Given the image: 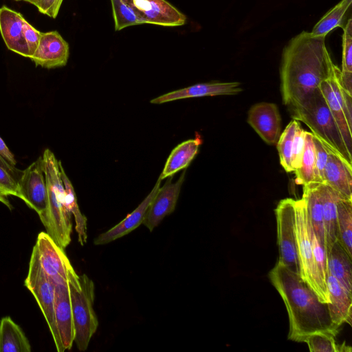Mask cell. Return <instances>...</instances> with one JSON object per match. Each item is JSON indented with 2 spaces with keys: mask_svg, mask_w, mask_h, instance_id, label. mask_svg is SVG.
<instances>
[{
  "mask_svg": "<svg viewBox=\"0 0 352 352\" xmlns=\"http://www.w3.org/2000/svg\"><path fill=\"white\" fill-rule=\"evenodd\" d=\"M325 38L303 31L285 47L280 68V93L287 107L296 105L331 78L335 70Z\"/></svg>",
  "mask_w": 352,
  "mask_h": 352,
  "instance_id": "obj_1",
  "label": "cell"
},
{
  "mask_svg": "<svg viewBox=\"0 0 352 352\" xmlns=\"http://www.w3.org/2000/svg\"><path fill=\"white\" fill-rule=\"evenodd\" d=\"M269 277L287 311L289 340L304 342L307 336L317 331L334 336L338 334L340 328L332 322L327 303L320 301L300 274L293 272L278 261Z\"/></svg>",
  "mask_w": 352,
  "mask_h": 352,
  "instance_id": "obj_2",
  "label": "cell"
},
{
  "mask_svg": "<svg viewBox=\"0 0 352 352\" xmlns=\"http://www.w3.org/2000/svg\"><path fill=\"white\" fill-rule=\"evenodd\" d=\"M47 184V207L39 216L46 232L62 249L71 242L72 214L69 211L63 183L60 177L59 161L53 152L46 148L43 154Z\"/></svg>",
  "mask_w": 352,
  "mask_h": 352,
  "instance_id": "obj_3",
  "label": "cell"
},
{
  "mask_svg": "<svg viewBox=\"0 0 352 352\" xmlns=\"http://www.w3.org/2000/svg\"><path fill=\"white\" fill-rule=\"evenodd\" d=\"M287 109L294 120L305 123L313 135L352 164V155L319 87L300 103Z\"/></svg>",
  "mask_w": 352,
  "mask_h": 352,
  "instance_id": "obj_4",
  "label": "cell"
},
{
  "mask_svg": "<svg viewBox=\"0 0 352 352\" xmlns=\"http://www.w3.org/2000/svg\"><path fill=\"white\" fill-rule=\"evenodd\" d=\"M80 288L69 284L74 325V342L80 351L87 350L97 331L98 320L94 309L95 285L86 275L79 276Z\"/></svg>",
  "mask_w": 352,
  "mask_h": 352,
  "instance_id": "obj_5",
  "label": "cell"
},
{
  "mask_svg": "<svg viewBox=\"0 0 352 352\" xmlns=\"http://www.w3.org/2000/svg\"><path fill=\"white\" fill-rule=\"evenodd\" d=\"M24 285L36 300L47 323L57 351L64 352L55 318V285L43 270L35 245L32 249L28 273Z\"/></svg>",
  "mask_w": 352,
  "mask_h": 352,
  "instance_id": "obj_6",
  "label": "cell"
},
{
  "mask_svg": "<svg viewBox=\"0 0 352 352\" xmlns=\"http://www.w3.org/2000/svg\"><path fill=\"white\" fill-rule=\"evenodd\" d=\"M296 234L300 275L314 290L320 302L327 303V286L320 279L315 263L313 248L309 234L308 215L304 200H295Z\"/></svg>",
  "mask_w": 352,
  "mask_h": 352,
  "instance_id": "obj_7",
  "label": "cell"
},
{
  "mask_svg": "<svg viewBox=\"0 0 352 352\" xmlns=\"http://www.w3.org/2000/svg\"><path fill=\"white\" fill-rule=\"evenodd\" d=\"M275 213L279 250L278 261L293 272L300 274L296 234L295 200L292 198L280 200L275 209Z\"/></svg>",
  "mask_w": 352,
  "mask_h": 352,
  "instance_id": "obj_8",
  "label": "cell"
},
{
  "mask_svg": "<svg viewBox=\"0 0 352 352\" xmlns=\"http://www.w3.org/2000/svg\"><path fill=\"white\" fill-rule=\"evenodd\" d=\"M35 245L43 270L54 285L69 283L80 287L79 276L73 268L64 250L47 232H41Z\"/></svg>",
  "mask_w": 352,
  "mask_h": 352,
  "instance_id": "obj_9",
  "label": "cell"
},
{
  "mask_svg": "<svg viewBox=\"0 0 352 352\" xmlns=\"http://www.w3.org/2000/svg\"><path fill=\"white\" fill-rule=\"evenodd\" d=\"M17 184L18 197L35 210L38 216L43 214L47 207V197L43 156H39L22 172Z\"/></svg>",
  "mask_w": 352,
  "mask_h": 352,
  "instance_id": "obj_10",
  "label": "cell"
},
{
  "mask_svg": "<svg viewBox=\"0 0 352 352\" xmlns=\"http://www.w3.org/2000/svg\"><path fill=\"white\" fill-rule=\"evenodd\" d=\"M143 21L166 27L181 26L186 16L166 0H123Z\"/></svg>",
  "mask_w": 352,
  "mask_h": 352,
  "instance_id": "obj_11",
  "label": "cell"
},
{
  "mask_svg": "<svg viewBox=\"0 0 352 352\" xmlns=\"http://www.w3.org/2000/svg\"><path fill=\"white\" fill-rule=\"evenodd\" d=\"M185 173L184 170L174 183L172 182L173 176L168 177L162 187H160L142 222V224L151 232L158 226L166 216L175 210L184 181Z\"/></svg>",
  "mask_w": 352,
  "mask_h": 352,
  "instance_id": "obj_12",
  "label": "cell"
},
{
  "mask_svg": "<svg viewBox=\"0 0 352 352\" xmlns=\"http://www.w3.org/2000/svg\"><path fill=\"white\" fill-rule=\"evenodd\" d=\"M247 121L267 144H276L280 135L281 118L276 104L261 102L252 105Z\"/></svg>",
  "mask_w": 352,
  "mask_h": 352,
  "instance_id": "obj_13",
  "label": "cell"
},
{
  "mask_svg": "<svg viewBox=\"0 0 352 352\" xmlns=\"http://www.w3.org/2000/svg\"><path fill=\"white\" fill-rule=\"evenodd\" d=\"M69 56L68 43L54 30L42 32L38 45L30 59L36 66L52 69L65 66Z\"/></svg>",
  "mask_w": 352,
  "mask_h": 352,
  "instance_id": "obj_14",
  "label": "cell"
},
{
  "mask_svg": "<svg viewBox=\"0 0 352 352\" xmlns=\"http://www.w3.org/2000/svg\"><path fill=\"white\" fill-rule=\"evenodd\" d=\"M321 142L328 153L324 170L323 184L331 187L343 197L352 199V164L329 146L322 141Z\"/></svg>",
  "mask_w": 352,
  "mask_h": 352,
  "instance_id": "obj_15",
  "label": "cell"
},
{
  "mask_svg": "<svg viewBox=\"0 0 352 352\" xmlns=\"http://www.w3.org/2000/svg\"><path fill=\"white\" fill-rule=\"evenodd\" d=\"M340 69L336 65L333 75L322 81L318 87L337 123L344 142L351 153L352 128L349 125L344 112L342 96L338 78Z\"/></svg>",
  "mask_w": 352,
  "mask_h": 352,
  "instance_id": "obj_16",
  "label": "cell"
},
{
  "mask_svg": "<svg viewBox=\"0 0 352 352\" xmlns=\"http://www.w3.org/2000/svg\"><path fill=\"white\" fill-rule=\"evenodd\" d=\"M239 82H210L198 83L188 87L168 92L153 98L152 104H162L173 100L204 96H232L242 91Z\"/></svg>",
  "mask_w": 352,
  "mask_h": 352,
  "instance_id": "obj_17",
  "label": "cell"
},
{
  "mask_svg": "<svg viewBox=\"0 0 352 352\" xmlns=\"http://www.w3.org/2000/svg\"><path fill=\"white\" fill-rule=\"evenodd\" d=\"M25 21L20 12L6 6L0 8V33L6 47L22 56L30 58L23 36Z\"/></svg>",
  "mask_w": 352,
  "mask_h": 352,
  "instance_id": "obj_18",
  "label": "cell"
},
{
  "mask_svg": "<svg viewBox=\"0 0 352 352\" xmlns=\"http://www.w3.org/2000/svg\"><path fill=\"white\" fill-rule=\"evenodd\" d=\"M161 181L158 178L153 188L138 206L120 223L96 237L94 243L96 245L107 244L126 235L142 224L146 211L160 187Z\"/></svg>",
  "mask_w": 352,
  "mask_h": 352,
  "instance_id": "obj_19",
  "label": "cell"
},
{
  "mask_svg": "<svg viewBox=\"0 0 352 352\" xmlns=\"http://www.w3.org/2000/svg\"><path fill=\"white\" fill-rule=\"evenodd\" d=\"M54 312L63 346L70 350L74 342V325L68 283L55 285Z\"/></svg>",
  "mask_w": 352,
  "mask_h": 352,
  "instance_id": "obj_20",
  "label": "cell"
},
{
  "mask_svg": "<svg viewBox=\"0 0 352 352\" xmlns=\"http://www.w3.org/2000/svg\"><path fill=\"white\" fill-rule=\"evenodd\" d=\"M327 306L332 322L339 328L344 323L351 325L352 294L329 274L327 276Z\"/></svg>",
  "mask_w": 352,
  "mask_h": 352,
  "instance_id": "obj_21",
  "label": "cell"
},
{
  "mask_svg": "<svg viewBox=\"0 0 352 352\" xmlns=\"http://www.w3.org/2000/svg\"><path fill=\"white\" fill-rule=\"evenodd\" d=\"M319 190L322 204L326 249L328 252L337 241V201L342 196L323 183H319Z\"/></svg>",
  "mask_w": 352,
  "mask_h": 352,
  "instance_id": "obj_22",
  "label": "cell"
},
{
  "mask_svg": "<svg viewBox=\"0 0 352 352\" xmlns=\"http://www.w3.org/2000/svg\"><path fill=\"white\" fill-rule=\"evenodd\" d=\"M328 273L352 294L351 258L341 245L336 241L327 252Z\"/></svg>",
  "mask_w": 352,
  "mask_h": 352,
  "instance_id": "obj_23",
  "label": "cell"
},
{
  "mask_svg": "<svg viewBox=\"0 0 352 352\" xmlns=\"http://www.w3.org/2000/svg\"><path fill=\"white\" fill-rule=\"evenodd\" d=\"M302 199L305 203L307 215L313 231L321 244L326 248L322 204L319 183L311 182L304 185Z\"/></svg>",
  "mask_w": 352,
  "mask_h": 352,
  "instance_id": "obj_24",
  "label": "cell"
},
{
  "mask_svg": "<svg viewBox=\"0 0 352 352\" xmlns=\"http://www.w3.org/2000/svg\"><path fill=\"white\" fill-rule=\"evenodd\" d=\"M201 142L200 136L197 135L178 144L169 155L159 178L162 180L186 168L197 155Z\"/></svg>",
  "mask_w": 352,
  "mask_h": 352,
  "instance_id": "obj_25",
  "label": "cell"
},
{
  "mask_svg": "<svg viewBox=\"0 0 352 352\" xmlns=\"http://www.w3.org/2000/svg\"><path fill=\"white\" fill-rule=\"evenodd\" d=\"M30 342L22 329L10 316L0 321V352H30Z\"/></svg>",
  "mask_w": 352,
  "mask_h": 352,
  "instance_id": "obj_26",
  "label": "cell"
},
{
  "mask_svg": "<svg viewBox=\"0 0 352 352\" xmlns=\"http://www.w3.org/2000/svg\"><path fill=\"white\" fill-rule=\"evenodd\" d=\"M338 242L352 258V199L340 197L337 201Z\"/></svg>",
  "mask_w": 352,
  "mask_h": 352,
  "instance_id": "obj_27",
  "label": "cell"
},
{
  "mask_svg": "<svg viewBox=\"0 0 352 352\" xmlns=\"http://www.w3.org/2000/svg\"><path fill=\"white\" fill-rule=\"evenodd\" d=\"M59 167L60 177L65 188L67 206L70 213L74 217L75 230L78 234V241L82 246L87 241V217L80 210L74 188L67 176L60 161H59Z\"/></svg>",
  "mask_w": 352,
  "mask_h": 352,
  "instance_id": "obj_28",
  "label": "cell"
},
{
  "mask_svg": "<svg viewBox=\"0 0 352 352\" xmlns=\"http://www.w3.org/2000/svg\"><path fill=\"white\" fill-rule=\"evenodd\" d=\"M351 2L352 0H341L316 23L310 34L315 37L325 38L333 29L342 27L343 19Z\"/></svg>",
  "mask_w": 352,
  "mask_h": 352,
  "instance_id": "obj_29",
  "label": "cell"
},
{
  "mask_svg": "<svg viewBox=\"0 0 352 352\" xmlns=\"http://www.w3.org/2000/svg\"><path fill=\"white\" fill-rule=\"evenodd\" d=\"M315 146L313 140V134L305 131V148L301 159L300 167L295 170V182L298 185H306L315 182L316 167Z\"/></svg>",
  "mask_w": 352,
  "mask_h": 352,
  "instance_id": "obj_30",
  "label": "cell"
},
{
  "mask_svg": "<svg viewBox=\"0 0 352 352\" xmlns=\"http://www.w3.org/2000/svg\"><path fill=\"white\" fill-rule=\"evenodd\" d=\"M300 122L296 120L291 121L283 132L280 134L276 143L279 155L280 164L286 172H293L291 166L292 150L294 138Z\"/></svg>",
  "mask_w": 352,
  "mask_h": 352,
  "instance_id": "obj_31",
  "label": "cell"
},
{
  "mask_svg": "<svg viewBox=\"0 0 352 352\" xmlns=\"http://www.w3.org/2000/svg\"><path fill=\"white\" fill-rule=\"evenodd\" d=\"M116 31L143 24V21L123 0H110Z\"/></svg>",
  "mask_w": 352,
  "mask_h": 352,
  "instance_id": "obj_32",
  "label": "cell"
},
{
  "mask_svg": "<svg viewBox=\"0 0 352 352\" xmlns=\"http://www.w3.org/2000/svg\"><path fill=\"white\" fill-rule=\"evenodd\" d=\"M334 336L322 331L312 333L304 340L310 352H339L340 344H337Z\"/></svg>",
  "mask_w": 352,
  "mask_h": 352,
  "instance_id": "obj_33",
  "label": "cell"
},
{
  "mask_svg": "<svg viewBox=\"0 0 352 352\" xmlns=\"http://www.w3.org/2000/svg\"><path fill=\"white\" fill-rule=\"evenodd\" d=\"M309 234L311 239L315 263L321 280L327 285V251L314 234L308 217Z\"/></svg>",
  "mask_w": 352,
  "mask_h": 352,
  "instance_id": "obj_34",
  "label": "cell"
},
{
  "mask_svg": "<svg viewBox=\"0 0 352 352\" xmlns=\"http://www.w3.org/2000/svg\"><path fill=\"white\" fill-rule=\"evenodd\" d=\"M342 74H352V20L349 18L343 28L342 35Z\"/></svg>",
  "mask_w": 352,
  "mask_h": 352,
  "instance_id": "obj_35",
  "label": "cell"
},
{
  "mask_svg": "<svg viewBox=\"0 0 352 352\" xmlns=\"http://www.w3.org/2000/svg\"><path fill=\"white\" fill-rule=\"evenodd\" d=\"M313 140L316 153L315 182L323 183L324 170L327 164L328 153L321 141L314 135H313Z\"/></svg>",
  "mask_w": 352,
  "mask_h": 352,
  "instance_id": "obj_36",
  "label": "cell"
},
{
  "mask_svg": "<svg viewBox=\"0 0 352 352\" xmlns=\"http://www.w3.org/2000/svg\"><path fill=\"white\" fill-rule=\"evenodd\" d=\"M305 131H304L300 124H299L294 135L292 150L291 166L294 172L300 166L305 148Z\"/></svg>",
  "mask_w": 352,
  "mask_h": 352,
  "instance_id": "obj_37",
  "label": "cell"
},
{
  "mask_svg": "<svg viewBox=\"0 0 352 352\" xmlns=\"http://www.w3.org/2000/svg\"><path fill=\"white\" fill-rule=\"evenodd\" d=\"M0 189L8 196L17 197L18 184L12 174L0 165Z\"/></svg>",
  "mask_w": 352,
  "mask_h": 352,
  "instance_id": "obj_38",
  "label": "cell"
},
{
  "mask_svg": "<svg viewBox=\"0 0 352 352\" xmlns=\"http://www.w3.org/2000/svg\"><path fill=\"white\" fill-rule=\"evenodd\" d=\"M41 34L42 32L36 30L27 21L25 22L23 27V36L30 53V58L34 54L38 45Z\"/></svg>",
  "mask_w": 352,
  "mask_h": 352,
  "instance_id": "obj_39",
  "label": "cell"
},
{
  "mask_svg": "<svg viewBox=\"0 0 352 352\" xmlns=\"http://www.w3.org/2000/svg\"><path fill=\"white\" fill-rule=\"evenodd\" d=\"M63 0H37L35 6L38 10L48 16L55 19Z\"/></svg>",
  "mask_w": 352,
  "mask_h": 352,
  "instance_id": "obj_40",
  "label": "cell"
},
{
  "mask_svg": "<svg viewBox=\"0 0 352 352\" xmlns=\"http://www.w3.org/2000/svg\"><path fill=\"white\" fill-rule=\"evenodd\" d=\"M0 156L12 168H16V161L12 153L9 150L4 141L0 137Z\"/></svg>",
  "mask_w": 352,
  "mask_h": 352,
  "instance_id": "obj_41",
  "label": "cell"
},
{
  "mask_svg": "<svg viewBox=\"0 0 352 352\" xmlns=\"http://www.w3.org/2000/svg\"><path fill=\"white\" fill-rule=\"evenodd\" d=\"M0 202L6 205L10 210L12 209V206L10 203L8 195H6L1 189H0Z\"/></svg>",
  "mask_w": 352,
  "mask_h": 352,
  "instance_id": "obj_42",
  "label": "cell"
},
{
  "mask_svg": "<svg viewBox=\"0 0 352 352\" xmlns=\"http://www.w3.org/2000/svg\"><path fill=\"white\" fill-rule=\"evenodd\" d=\"M0 165L4 168L8 170L11 174L16 172L17 170L12 168L2 157L0 156Z\"/></svg>",
  "mask_w": 352,
  "mask_h": 352,
  "instance_id": "obj_43",
  "label": "cell"
},
{
  "mask_svg": "<svg viewBox=\"0 0 352 352\" xmlns=\"http://www.w3.org/2000/svg\"><path fill=\"white\" fill-rule=\"evenodd\" d=\"M14 1H21V0H14Z\"/></svg>",
  "mask_w": 352,
  "mask_h": 352,
  "instance_id": "obj_44",
  "label": "cell"
}]
</instances>
